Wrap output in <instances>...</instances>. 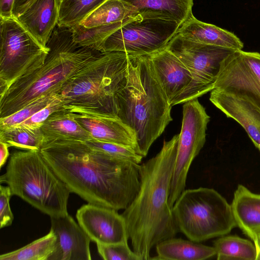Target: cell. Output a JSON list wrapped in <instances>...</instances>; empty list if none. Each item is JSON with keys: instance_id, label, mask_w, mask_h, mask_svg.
I'll use <instances>...</instances> for the list:
<instances>
[{"instance_id": "21", "label": "cell", "mask_w": 260, "mask_h": 260, "mask_svg": "<svg viewBox=\"0 0 260 260\" xmlns=\"http://www.w3.org/2000/svg\"><path fill=\"white\" fill-rule=\"evenodd\" d=\"M142 18L176 21L180 25L191 14L193 0H120Z\"/></svg>"}, {"instance_id": "12", "label": "cell", "mask_w": 260, "mask_h": 260, "mask_svg": "<svg viewBox=\"0 0 260 260\" xmlns=\"http://www.w3.org/2000/svg\"><path fill=\"white\" fill-rule=\"evenodd\" d=\"M213 89L243 97L260 108V53L234 51L222 62Z\"/></svg>"}, {"instance_id": "30", "label": "cell", "mask_w": 260, "mask_h": 260, "mask_svg": "<svg viewBox=\"0 0 260 260\" xmlns=\"http://www.w3.org/2000/svg\"><path fill=\"white\" fill-rule=\"evenodd\" d=\"M58 93L42 96L32 102L13 114L0 118V129L18 125L28 119L36 113L45 107L49 103L54 100Z\"/></svg>"}, {"instance_id": "35", "label": "cell", "mask_w": 260, "mask_h": 260, "mask_svg": "<svg viewBox=\"0 0 260 260\" xmlns=\"http://www.w3.org/2000/svg\"><path fill=\"white\" fill-rule=\"evenodd\" d=\"M35 0H14L12 16L16 18L20 15Z\"/></svg>"}, {"instance_id": "18", "label": "cell", "mask_w": 260, "mask_h": 260, "mask_svg": "<svg viewBox=\"0 0 260 260\" xmlns=\"http://www.w3.org/2000/svg\"><path fill=\"white\" fill-rule=\"evenodd\" d=\"M58 15L57 0H35L16 19L41 45L47 48Z\"/></svg>"}, {"instance_id": "3", "label": "cell", "mask_w": 260, "mask_h": 260, "mask_svg": "<svg viewBox=\"0 0 260 260\" xmlns=\"http://www.w3.org/2000/svg\"><path fill=\"white\" fill-rule=\"evenodd\" d=\"M117 117L134 132L137 153L145 157L173 120L171 106L148 54H128L126 74L116 93Z\"/></svg>"}, {"instance_id": "1", "label": "cell", "mask_w": 260, "mask_h": 260, "mask_svg": "<svg viewBox=\"0 0 260 260\" xmlns=\"http://www.w3.org/2000/svg\"><path fill=\"white\" fill-rule=\"evenodd\" d=\"M40 151L71 192L88 203L124 210L140 189V164L111 156L84 141H55Z\"/></svg>"}, {"instance_id": "9", "label": "cell", "mask_w": 260, "mask_h": 260, "mask_svg": "<svg viewBox=\"0 0 260 260\" xmlns=\"http://www.w3.org/2000/svg\"><path fill=\"white\" fill-rule=\"evenodd\" d=\"M174 53L190 72L192 80L175 99L172 106L202 96L214 87L221 64L234 50L201 44L176 34L166 47Z\"/></svg>"}, {"instance_id": "16", "label": "cell", "mask_w": 260, "mask_h": 260, "mask_svg": "<svg viewBox=\"0 0 260 260\" xmlns=\"http://www.w3.org/2000/svg\"><path fill=\"white\" fill-rule=\"evenodd\" d=\"M156 77L171 107L190 83L191 74L182 62L165 48L148 54Z\"/></svg>"}, {"instance_id": "31", "label": "cell", "mask_w": 260, "mask_h": 260, "mask_svg": "<svg viewBox=\"0 0 260 260\" xmlns=\"http://www.w3.org/2000/svg\"><path fill=\"white\" fill-rule=\"evenodd\" d=\"M90 147L113 157L140 164L143 157L133 149L121 145L101 141L93 138L84 141Z\"/></svg>"}, {"instance_id": "5", "label": "cell", "mask_w": 260, "mask_h": 260, "mask_svg": "<svg viewBox=\"0 0 260 260\" xmlns=\"http://www.w3.org/2000/svg\"><path fill=\"white\" fill-rule=\"evenodd\" d=\"M128 54L102 53L83 67L58 94L63 109L118 118L116 93L125 77Z\"/></svg>"}, {"instance_id": "39", "label": "cell", "mask_w": 260, "mask_h": 260, "mask_svg": "<svg viewBox=\"0 0 260 260\" xmlns=\"http://www.w3.org/2000/svg\"><path fill=\"white\" fill-rule=\"evenodd\" d=\"M67 1V0H57V2H58V4L59 6V5H60L62 2H64V1Z\"/></svg>"}, {"instance_id": "24", "label": "cell", "mask_w": 260, "mask_h": 260, "mask_svg": "<svg viewBox=\"0 0 260 260\" xmlns=\"http://www.w3.org/2000/svg\"><path fill=\"white\" fill-rule=\"evenodd\" d=\"M135 15H137L126 3L120 0H107L79 24L92 27L122 21Z\"/></svg>"}, {"instance_id": "8", "label": "cell", "mask_w": 260, "mask_h": 260, "mask_svg": "<svg viewBox=\"0 0 260 260\" xmlns=\"http://www.w3.org/2000/svg\"><path fill=\"white\" fill-rule=\"evenodd\" d=\"M0 97L17 79L41 67L49 48L41 45L14 17L0 18Z\"/></svg>"}, {"instance_id": "7", "label": "cell", "mask_w": 260, "mask_h": 260, "mask_svg": "<svg viewBox=\"0 0 260 260\" xmlns=\"http://www.w3.org/2000/svg\"><path fill=\"white\" fill-rule=\"evenodd\" d=\"M172 211L179 232L196 242L225 236L237 226L231 205L213 188L185 189Z\"/></svg>"}, {"instance_id": "15", "label": "cell", "mask_w": 260, "mask_h": 260, "mask_svg": "<svg viewBox=\"0 0 260 260\" xmlns=\"http://www.w3.org/2000/svg\"><path fill=\"white\" fill-rule=\"evenodd\" d=\"M64 110L88 131L92 138L130 147L137 153L134 132L119 118L97 115L75 109Z\"/></svg>"}, {"instance_id": "34", "label": "cell", "mask_w": 260, "mask_h": 260, "mask_svg": "<svg viewBox=\"0 0 260 260\" xmlns=\"http://www.w3.org/2000/svg\"><path fill=\"white\" fill-rule=\"evenodd\" d=\"M13 196L8 185L0 186V228L10 226L14 219L13 214L10 206V200Z\"/></svg>"}, {"instance_id": "27", "label": "cell", "mask_w": 260, "mask_h": 260, "mask_svg": "<svg viewBox=\"0 0 260 260\" xmlns=\"http://www.w3.org/2000/svg\"><path fill=\"white\" fill-rule=\"evenodd\" d=\"M56 237L50 230L45 236L16 250L0 255V260H48L55 250Z\"/></svg>"}, {"instance_id": "13", "label": "cell", "mask_w": 260, "mask_h": 260, "mask_svg": "<svg viewBox=\"0 0 260 260\" xmlns=\"http://www.w3.org/2000/svg\"><path fill=\"white\" fill-rule=\"evenodd\" d=\"M114 209L91 203L78 209V222L91 241L96 244H109L127 242L125 221Z\"/></svg>"}, {"instance_id": "2", "label": "cell", "mask_w": 260, "mask_h": 260, "mask_svg": "<svg viewBox=\"0 0 260 260\" xmlns=\"http://www.w3.org/2000/svg\"><path fill=\"white\" fill-rule=\"evenodd\" d=\"M179 138L177 134L164 141L159 152L140 165V189L121 214L140 260L150 259L153 247L179 232L169 203Z\"/></svg>"}, {"instance_id": "20", "label": "cell", "mask_w": 260, "mask_h": 260, "mask_svg": "<svg viewBox=\"0 0 260 260\" xmlns=\"http://www.w3.org/2000/svg\"><path fill=\"white\" fill-rule=\"evenodd\" d=\"M231 206L237 226L252 240L260 232V194L239 184Z\"/></svg>"}, {"instance_id": "25", "label": "cell", "mask_w": 260, "mask_h": 260, "mask_svg": "<svg viewBox=\"0 0 260 260\" xmlns=\"http://www.w3.org/2000/svg\"><path fill=\"white\" fill-rule=\"evenodd\" d=\"M0 142L26 150H40L45 144L41 127L21 125L0 129Z\"/></svg>"}, {"instance_id": "29", "label": "cell", "mask_w": 260, "mask_h": 260, "mask_svg": "<svg viewBox=\"0 0 260 260\" xmlns=\"http://www.w3.org/2000/svg\"><path fill=\"white\" fill-rule=\"evenodd\" d=\"M107 0H67L59 6L57 25L72 27L79 24Z\"/></svg>"}, {"instance_id": "33", "label": "cell", "mask_w": 260, "mask_h": 260, "mask_svg": "<svg viewBox=\"0 0 260 260\" xmlns=\"http://www.w3.org/2000/svg\"><path fill=\"white\" fill-rule=\"evenodd\" d=\"M63 103L60 95L49 103L45 107L36 113L19 125L32 127H40L44 122L53 113L63 109Z\"/></svg>"}, {"instance_id": "11", "label": "cell", "mask_w": 260, "mask_h": 260, "mask_svg": "<svg viewBox=\"0 0 260 260\" xmlns=\"http://www.w3.org/2000/svg\"><path fill=\"white\" fill-rule=\"evenodd\" d=\"M209 120L210 116L198 99L184 103L182 126L170 185L169 203L171 208L185 190L190 166L205 143Z\"/></svg>"}, {"instance_id": "23", "label": "cell", "mask_w": 260, "mask_h": 260, "mask_svg": "<svg viewBox=\"0 0 260 260\" xmlns=\"http://www.w3.org/2000/svg\"><path fill=\"white\" fill-rule=\"evenodd\" d=\"M41 129L45 145L58 140L85 141L92 138L90 134L64 109L52 114L44 122Z\"/></svg>"}, {"instance_id": "28", "label": "cell", "mask_w": 260, "mask_h": 260, "mask_svg": "<svg viewBox=\"0 0 260 260\" xmlns=\"http://www.w3.org/2000/svg\"><path fill=\"white\" fill-rule=\"evenodd\" d=\"M135 16L122 21L92 27H86L78 24L71 27L73 40L79 46L100 52L101 46L105 40Z\"/></svg>"}, {"instance_id": "40", "label": "cell", "mask_w": 260, "mask_h": 260, "mask_svg": "<svg viewBox=\"0 0 260 260\" xmlns=\"http://www.w3.org/2000/svg\"><path fill=\"white\" fill-rule=\"evenodd\" d=\"M257 236H259V237H260V232H259L257 233V234L256 235V236L255 237H255H256Z\"/></svg>"}, {"instance_id": "19", "label": "cell", "mask_w": 260, "mask_h": 260, "mask_svg": "<svg viewBox=\"0 0 260 260\" xmlns=\"http://www.w3.org/2000/svg\"><path fill=\"white\" fill-rule=\"evenodd\" d=\"M177 34L195 42L234 50H240L243 43L234 34L213 24L203 22L191 14L180 25Z\"/></svg>"}, {"instance_id": "14", "label": "cell", "mask_w": 260, "mask_h": 260, "mask_svg": "<svg viewBox=\"0 0 260 260\" xmlns=\"http://www.w3.org/2000/svg\"><path fill=\"white\" fill-rule=\"evenodd\" d=\"M56 237L55 250L48 260H90V239L69 214L50 217Z\"/></svg>"}, {"instance_id": "6", "label": "cell", "mask_w": 260, "mask_h": 260, "mask_svg": "<svg viewBox=\"0 0 260 260\" xmlns=\"http://www.w3.org/2000/svg\"><path fill=\"white\" fill-rule=\"evenodd\" d=\"M12 193L50 217L67 214L71 191L48 165L40 150L15 151L1 176Z\"/></svg>"}, {"instance_id": "22", "label": "cell", "mask_w": 260, "mask_h": 260, "mask_svg": "<svg viewBox=\"0 0 260 260\" xmlns=\"http://www.w3.org/2000/svg\"><path fill=\"white\" fill-rule=\"evenodd\" d=\"M155 248L157 255L150 259L203 260L216 254L214 246L174 237L161 241Z\"/></svg>"}, {"instance_id": "36", "label": "cell", "mask_w": 260, "mask_h": 260, "mask_svg": "<svg viewBox=\"0 0 260 260\" xmlns=\"http://www.w3.org/2000/svg\"><path fill=\"white\" fill-rule=\"evenodd\" d=\"M14 2V0H0V18L13 17Z\"/></svg>"}, {"instance_id": "38", "label": "cell", "mask_w": 260, "mask_h": 260, "mask_svg": "<svg viewBox=\"0 0 260 260\" xmlns=\"http://www.w3.org/2000/svg\"><path fill=\"white\" fill-rule=\"evenodd\" d=\"M252 241H253L257 252L256 260H260V237L257 236Z\"/></svg>"}, {"instance_id": "37", "label": "cell", "mask_w": 260, "mask_h": 260, "mask_svg": "<svg viewBox=\"0 0 260 260\" xmlns=\"http://www.w3.org/2000/svg\"><path fill=\"white\" fill-rule=\"evenodd\" d=\"M9 146L5 143L0 142V168L1 169L6 162L9 156Z\"/></svg>"}, {"instance_id": "26", "label": "cell", "mask_w": 260, "mask_h": 260, "mask_svg": "<svg viewBox=\"0 0 260 260\" xmlns=\"http://www.w3.org/2000/svg\"><path fill=\"white\" fill-rule=\"evenodd\" d=\"M213 243L218 260H256L255 246L248 240L237 236H222Z\"/></svg>"}, {"instance_id": "4", "label": "cell", "mask_w": 260, "mask_h": 260, "mask_svg": "<svg viewBox=\"0 0 260 260\" xmlns=\"http://www.w3.org/2000/svg\"><path fill=\"white\" fill-rule=\"evenodd\" d=\"M44 63L16 80L0 97V118L9 116L32 101L58 93L85 64L102 53L76 43L71 28L57 25L47 44Z\"/></svg>"}, {"instance_id": "32", "label": "cell", "mask_w": 260, "mask_h": 260, "mask_svg": "<svg viewBox=\"0 0 260 260\" xmlns=\"http://www.w3.org/2000/svg\"><path fill=\"white\" fill-rule=\"evenodd\" d=\"M96 246L99 254L105 260H140L127 242L96 244Z\"/></svg>"}, {"instance_id": "10", "label": "cell", "mask_w": 260, "mask_h": 260, "mask_svg": "<svg viewBox=\"0 0 260 260\" xmlns=\"http://www.w3.org/2000/svg\"><path fill=\"white\" fill-rule=\"evenodd\" d=\"M180 26L175 21L136 15L105 40L100 52L150 54L165 48Z\"/></svg>"}, {"instance_id": "17", "label": "cell", "mask_w": 260, "mask_h": 260, "mask_svg": "<svg viewBox=\"0 0 260 260\" xmlns=\"http://www.w3.org/2000/svg\"><path fill=\"white\" fill-rule=\"evenodd\" d=\"M210 101L228 117L237 121L260 151V108L248 100L215 89Z\"/></svg>"}]
</instances>
